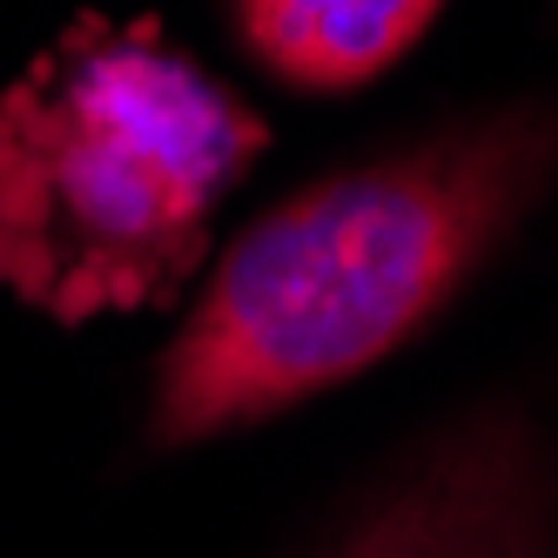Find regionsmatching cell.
I'll return each instance as SVG.
<instances>
[{"mask_svg": "<svg viewBox=\"0 0 558 558\" xmlns=\"http://www.w3.org/2000/svg\"><path fill=\"white\" fill-rule=\"evenodd\" d=\"M445 0H229L235 48L296 95H356L404 61Z\"/></svg>", "mask_w": 558, "mask_h": 558, "instance_id": "obj_4", "label": "cell"}, {"mask_svg": "<svg viewBox=\"0 0 558 558\" xmlns=\"http://www.w3.org/2000/svg\"><path fill=\"white\" fill-rule=\"evenodd\" d=\"M551 8H558V0H551Z\"/></svg>", "mask_w": 558, "mask_h": 558, "instance_id": "obj_5", "label": "cell"}, {"mask_svg": "<svg viewBox=\"0 0 558 558\" xmlns=\"http://www.w3.org/2000/svg\"><path fill=\"white\" fill-rule=\"evenodd\" d=\"M558 195V95H492L310 175L195 283L142 390V451L263 430L390 364Z\"/></svg>", "mask_w": 558, "mask_h": 558, "instance_id": "obj_1", "label": "cell"}, {"mask_svg": "<svg viewBox=\"0 0 558 558\" xmlns=\"http://www.w3.org/2000/svg\"><path fill=\"white\" fill-rule=\"evenodd\" d=\"M283 558H558V411L511 384L430 411Z\"/></svg>", "mask_w": 558, "mask_h": 558, "instance_id": "obj_3", "label": "cell"}, {"mask_svg": "<svg viewBox=\"0 0 558 558\" xmlns=\"http://www.w3.org/2000/svg\"><path fill=\"white\" fill-rule=\"evenodd\" d=\"M269 122L155 34H82L0 108V283L101 316L182 283Z\"/></svg>", "mask_w": 558, "mask_h": 558, "instance_id": "obj_2", "label": "cell"}]
</instances>
